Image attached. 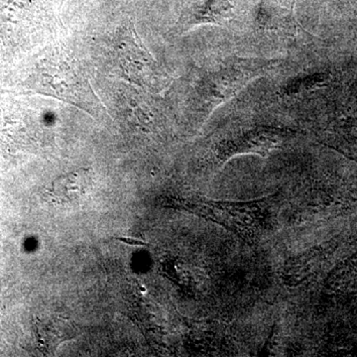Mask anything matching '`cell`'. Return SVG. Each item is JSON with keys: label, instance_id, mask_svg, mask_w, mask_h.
<instances>
[{"label": "cell", "instance_id": "cell-3", "mask_svg": "<svg viewBox=\"0 0 357 357\" xmlns=\"http://www.w3.org/2000/svg\"><path fill=\"white\" fill-rule=\"evenodd\" d=\"M280 131L277 129H255L241 135L238 139L232 140L230 153L236 152H257L267 153L281 142Z\"/></svg>", "mask_w": 357, "mask_h": 357}, {"label": "cell", "instance_id": "cell-1", "mask_svg": "<svg viewBox=\"0 0 357 357\" xmlns=\"http://www.w3.org/2000/svg\"><path fill=\"white\" fill-rule=\"evenodd\" d=\"M272 199L251 202L194 201L185 203L201 217L208 218L241 236L255 243L266 220Z\"/></svg>", "mask_w": 357, "mask_h": 357}, {"label": "cell", "instance_id": "cell-2", "mask_svg": "<svg viewBox=\"0 0 357 357\" xmlns=\"http://www.w3.org/2000/svg\"><path fill=\"white\" fill-rule=\"evenodd\" d=\"M91 185V173L86 169H81L54 181L51 188L52 198L60 204L75 203L88 195Z\"/></svg>", "mask_w": 357, "mask_h": 357}, {"label": "cell", "instance_id": "cell-5", "mask_svg": "<svg viewBox=\"0 0 357 357\" xmlns=\"http://www.w3.org/2000/svg\"><path fill=\"white\" fill-rule=\"evenodd\" d=\"M119 241H123L124 243L130 244V245H145V243H143V241H137V239L134 238H128V237H126V238H123V237H119Z\"/></svg>", "mask_w": 357, "mask_h": 357}, {"label": "cell", "instance_id": "cell-4", "mask_svg": "<svg viewBox=\"0 0 357 357\" xmlns=\"http://www.w3.org/2000/svg\"><path fill=\"white\" fill-rule=\"evenodd\" d=\"M77 335V328L70 319L53 314L38 324V337L42 344L57 347L59 344L72 340Z\"/></svg>", "mask_w": 357, "mask_h": 357}]
</instances>
